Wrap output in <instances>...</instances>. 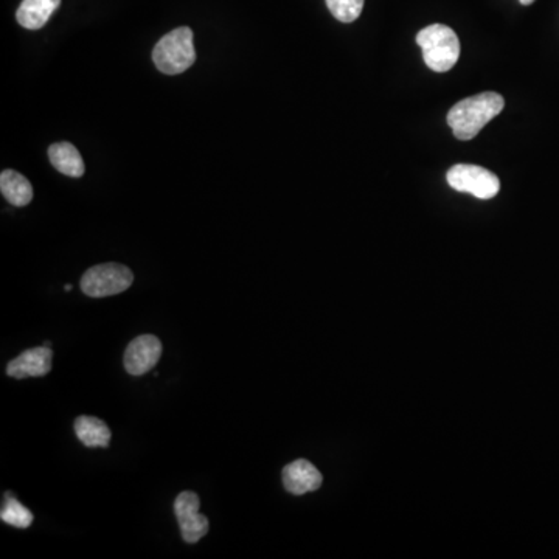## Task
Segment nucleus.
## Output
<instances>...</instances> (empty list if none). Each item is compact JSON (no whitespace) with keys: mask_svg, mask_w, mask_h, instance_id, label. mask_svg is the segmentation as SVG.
I'll return each instance as SVG.
<instances>
[{"mask_svg":"<svg viewBox=\"0 0 559 559\" xmlns=\"http://www.w3.org/2000/svg\"><path fill=\"white\" fill-rule=\"evenodd\" d=\"M324 477L311 461L300 459L293 461L283 470V485L286 492L294 496H302L306 492H317L322 486Z\"/></svg>","mask_w":559,"mask_h":559,"instance_id":"9","label":"nucleus"},{"mask_svg":"<svg viewBox=\"0 0 559 559\" xmlns=\"http://www.w3.org/2000/svg\"><path fill=\"white\" fill-rule=\"evenodd\" d=\"M61 5V0H24L17 8L16 19L26 30H39Z\"/></svg>","mask_w":559,"mask_h":559,"instance_id":"10","label":"nucleus"},{"mask_svg":"<svg viewBox=\"0 0 559 559\" xmlns=\"http://www.w3.org/2000/svg\"><path fill=\"white\" fill-rule=\"evenodd\" d=\"M423 50L424 63L430 70L443 74L454 67L461 57V41L454 30L443 24L426 26L417 35Z\"/></svg>","mask_w":559,"mask_h":559,"instance_id":"2","label":"nucleus"},{"mask_svg":"<svg viewBox=\"0 0 559 559\" xmlns=\"http://www.w3.org/2000/svg\"><path fill=\"white\" fill-rule=\"evenodd\" d=\"M519 2H521V4H523V5H532V4H533L534 0H519Z\"/></svg>","mask_w":559,"mask_h":559,"instance_id":"16","label":"nucleus"},{"mask_svg":"<svg viewBox=\"0 0 559 559\" xmlns=\"http://www.w3.org/2000/svg\"><path fill=\"white\" fill-rule=\"evenodd\" d=\"M48 159L59 173L66 174L68 178H81L86 171L83 157L79 154L78 150L68 141H59V143L50 145Z\"/></svg>","mask_w":559,"mask_h":559,"instance_id":"11","label":"nucleus"},{"mask_svg":"<svg viewBox=\"0 0 559 559\" xmlns=\"http://www.w3.org/2000/svg\"><path fill=\"white\" fill-rule=\"evenodd\" d=\"M0 519L8 525L26 530L32 525L35 516L28 508L24 507L21 502L17 501L16 497L13 496V492H6L4 496L2 512H0Z\"/></svg>","mask_w":559,"mask_h":559,"instance_id":"14","label":"nucleus"},{"mask_svg":"<svg viewBox=\"0 0 559 559\" xmlns=\"http://www.w3.org/2000/svg\"><path fill=\"white\" fill-rule=\"evenodd\" d=\"M53 350L48 347H35L8 362L6 375L15 379L46 377L52 370Z\"/></svg>","mask_w":559,"mask_h":559,"instance_id":"8","label":"nucleus"},{"mask_svg":"<svg viewBox=\"0 0 559 559\" xmlns=\"http://www.w3.org/2000/svg\"><path fill=\"white\" fill-rule=\"evenodd\" d=\"M162 342L154 335H141L126 347L123 364L129 375L141 377L151 371L162 356Z\"/></svg>","mask_w":559,"mask_h":559,"instance_id":"7","label":"nucleus"},{"mask_svg":"<svg viewBox=\"0 0 559 559\" xmlns=\"http://www.w3.org/2000/svg\"><path fill=\"white\" fill-rule=\"evenodd\" d=\"M326 6L337 21L350 24L361 16L364 0H326Z\"/></svg>","mask_w":559,"mask_h":559,"instance_id":"15","label":"nucleus"},{"mask_svg":"<svg viewBox=\"0 0 559 559\" xmlns=\"http://www.w3.org/2000/svg\"><path fill=\"white\" fill-rule=\"evenodd\" d=\"M193 32L189 26H179L157 42L152 61L165 75H181L196 61Z\"/></svg>","mask_w":559,"mask_h":559,"instance_id":"3","label":"nucleus"},{"mask_svg":"<svg viewBox=\"0 0 559 559\" xmlns=\"http://www.w3.org/2000/svg\"><path fill=\"white\" fill-rule=\"evenodd\" d=\"M201 499L193 492H182L174 501V514L178 518L183 541L196 543L209 533V519L199 512Z\"/></svg>","mask_w":559,"mask_h":559,"instance_id":"6","label":"nucleus"},{"mask_svg":"<svg viewBox=\"0 0 559 559\" xmlns=\"http://www.w3.org/2000/svg\"><path fill=\"white\" fill-rule=\"evenodd\" d=\"M44 346L48 347V348H52V344H50V340H47V342H44Z\"/></svg>","mask_w":559,"mask_h":559,"instance_id":"18","label":"nucleus"},{"mask_svg":"<svg viewBox=\"0 0 559 559\" xmlns=\"http://www.w3.org/2000/svg\"><path fill=\"white\" fill-rule=\"evenodd\" d=\"M74 429L79 441L88 448H108L109 446L110 435H112L109 426L97 417L81 415L75 419Z\"/></svg>","mask_w":559,"mask_h":559,"instance_id":"12","label":"nucleus"},{"mask_svg":"<svg viewBox=\"0 0 559 559\" xmlns=\"http://www.w3.org/2000/svg\"><path fill=\"white\" fill-rule=\"evenodd\" d=\"M505 99L496 92H483L461 99L448 114V125L459 140H471L501 114Z\"/></svg>","mask_w":559,"mask_h":559,"instance_id":"1","label":"nucleus"},{"mask_svg":"<svg viewBox=\"0 0 559 559\" xmlns=\"http://www.w3.org/2000/svg\"><path fill=\"white\" fill-rule=\"evenodd\" d=\"M134 283V274L129 267L119 263L97 264L84 272L79 286L86 295L94 298L109 297L125 293Z\"/></svg>","mask_w":559,"mask_h":559,"instance_id":"4","label":"nucleus"},{"mask_svg":"<svg viewBox=\"0 0 559 559\" xmlns=\"http://www.w3.org/2000/svg\"><path fill=\"white\" fill-rule=\"evenodd\" d=\"M72 288H74V286H72V285H66V286H64V289H66V291H72Z\"/></svg>","mask_w":559,"mask_h":559,"instance_id":"17","label":"nucleus"},{"mask_svg":"<svg viewBox=\"0 0 559 559\" xmlns=\"http://www.w3.org/2000/svg\"><path fill=\"white\" fill-rule=\"evenodd\" d=\"M0 192L4 198L15 207H26L33 199L32 183L26 176L15 170H5L0 174Z\"/></svg>","mask_w":559,"mask_h":559,"instance_id":"13","label":"nucleus"},{"mask_svg":"<svg viewBox=\"0 0 559 559\" xmlns=\"http://www.w3.org/2000/svg\"><path fill=\"white\" fill-rule=\"evenodd\" d=\"M446 179L450 189L461 193H471L479 199H492L501 190V182L496 174L477 165H454L448 171Z\"/></svg>","mask_w":559,"mask_h":559,"instance_id":"5","label":"nucleus"}]
</instances>
